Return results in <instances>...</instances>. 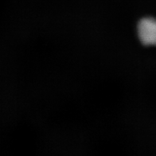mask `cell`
<instances>
[{
    "label": "cell",
    "mask_w": 156,
    "mask_h": 156,
    "mask_svg": "<svg viewBox=\"0 0 156 156\" xmlns=\"http://www.w3.org/2000/svg\"><path fill=\"white\" fill-rule=\"evenodd\" d=\"M137 34L144 45H156V19L152 17L141 19L137 25Z\"/></svg>",
    "instance_id": "cell-1"
}]
</instances>
